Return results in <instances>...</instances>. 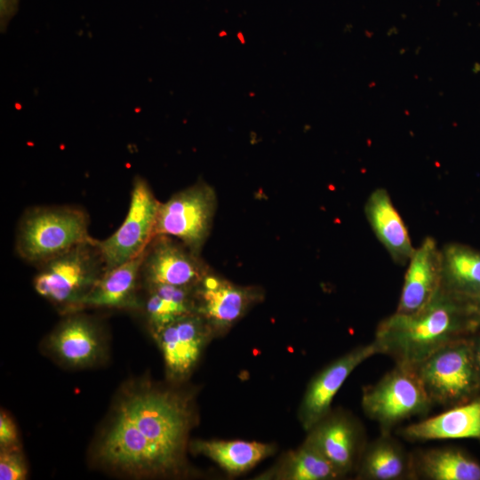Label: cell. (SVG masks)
<instances>
[{"label": "cell", "mask_w": 480, "mask_h": 480, "mask_svg": "<svg viewBox=\"0 0 480 480\" xmlns=\"http://www.w3.org/2000/svg\"><path fill=\"white\" fill-rule=\"evenodd\" d=\"M216 210L214 188L205 181L198 180L160 203L154 236H172L201 254L211 233Z\"/></svg>", "instance_id": "obj_6"}, {"label": "cell", "mask_w": 480, "mask_h": 480, "mask_svg": "<svg viewBox=\"0 0 480 480\" xmlns=\"http://www.w3.org/2000/svg\"><path fill=\"white\" fill-rule=\"evenodd\" d=\"M20 446L18 429L12 417L4 411L0 413V449Z\"/></svg>", "instance_id": "obj_26"}, {"label": "cell", "mask_w": 480, "mask_h": 480, "mask_svg": "<svg viewBox=\"0 0 480 480\" xmlns=\"http://www.w3.org/2000/svg\"><path fill=\"white\" fill-rule=\"evenodd\" d=\"M459 298L442 288L432 300L413 313L383 319L372 340L379 351L396 364L416 365L444 346L456 341L462 327Z\"/></svg>", "instance_id": "obj_2"}, {"label": "cell", "mask_w": 480, "mask_h": 480, "mask_svg": "<svg viewBox=\"0 0 480 480\" xmlns=\"http://www.w3.org/2000/svg\"><path fill=\"white\" fill-rule=\"evenodd\" d=\"M19 0H1V20L2 25L15 13Z\"/></svg>", "instance_id": "obj_27"}, {"label": "cell", "mask_w": 480, "mask_h": 480, "mask_svg": "<svg viewBox=\"0 0 480 480\" xmlns=\"http://www.w3.org/2000/svg\"><path fill=\"white\" fill-rule=\"evenodd\" d=\"M163 356L166 376L186 380L195 369L206 343L214 335L198 314L182 316L151 333Z\"/></svg>", "instance_id": "obj_12"}, {"label": "cell", "mask_w": 480, "mask_h": 480, "mask_svg": "<svg viewBox=\"0 0 480 480\" xmlns=\"http://www.w3.org/2000/svg\"><path fill=\"white\" fill-rule=\"evenodd\" d=\"M473 355H474L476 368L477 373L480 376V342H479L478 347L476 348V352L475 354L473 353Z\"/></svg>", "instance_id": "obj_28"}, {"label": "cell", "mask_w": 480, "mask_h": 480, "mask_svg": "<svg viewBox=\"0 0 480 480\" xmlns=\"http://www.w3.org/2000/svg\"><path fill=\"white\" fill-rule=\"evenodd\" d=\"M195 420L191 396L145 378L117 391L90 448L97 468L131 478L179 474Z\"/></svg>", "instance_id": "obj_1"}, {"label": "cell", "mask_w": 480, "mask_h": 480, "mask_svg": "<svg viewBox=\"0 0 480 480\" xmlns=\"http://www.w3.org/2000/svg\"><path fill=\"white\" fill-rule=\"evenodd\" d=\"M432 404H450L471 393L477 371L471 348L453 341L414 365Z\"/></svg>", "instance_id": "obj_8"}, {"label": "cell", "mask_w": 480, "mask_h": 480, "mask_svg": "<svg viewBox=\"0 0 480 480\" xmlns=\"http://www.w3.org/2000/svg\"><path fill=\"white\" fill-rule=\"evenodd\" d=\"M191 450L202 454L229 474L244 472L274 452V446L260 442L243 440H196Z\"/></svg>", "instance_id": "obj_22"}, {"label": "cell", "mask_w": 480, "mask_h": 480, "mask_svg": "<svg viewBox=\"0 0 480 480\" xmlns=\"http://www.w3.org/2000/svg\"><path fill=\"white\" fill-rule=\"evenodd\" d=\"M276 478L289 480H332L343 475L307 441L291 452L276 469Z\"/></svg>", "instance_id": "obj_24"}, {"label": "cell", "mask_w": 480, "mask_h": 480, "mask_svg": "<svg viewBox=\"0 0 480 480\" xmlns=\"http://www.w3.org/2000/svg\"><path fill=\"white\" fill-rule=\"evenodd\" d=\"M36 268L34 290L62 316L81 310L84 300L106 271L97 239L93 237Z\"/></svg>", "instance_id": "obj_4"}, {"label": "cell", "mask_w": 480, "mask_h": 480, "mask_svg": "<svg viewBox=\"0 0 480 480\" xmlns=\"http://www.w3.org/2000/svg\"><path fill=\"white\" fill-rule=\"evenodd\" d=\"M362 408L382 432L433 405L414 365L396 364L380 380L364 389Z\"/></svg>", "instance_id": "obj_5"}, {"label": "cell", "mask_w": 480, "mask_h": 480, "mask_svg": "<svg viewBox=\"0 0 480 480\" xmlns=\"http://www.w3.org/2000/svg\"><path fill=\"white\" fill-rule=\"evenodd\" d=\"M357 476L367 480H400L413 476L412 455L388 432L364 445L357 462Z\"/></svg>", "instance_id": "obj_19"}, {"label": "cell", "mask_w": 480, "mask_h": 480, "mask_svg": "<svg viewBox=\"0 0 480 480\" xmlns=\"http://www.w3.org/2000/svg\"><path fill=\"white\" fill-rule=\"evenodd\" d=\"M306 439L342 475L357 465L363 444L362 428L346 414L329 412L316 423Z\"/></svg>", "instance_id": "obj_14"}, {"label": "cell", "mask_w": 480, "mask_h": 480, "mask_svg": "<svg viewBox=\"0 0 480 480\" xmlns=\"http://www.w3.org/2000/svg\"><path fill=\"white\" fill-rule=\"evenodd\" d=\"M364 213L376 237L397 264L408 262L414 252L408 230L385 188L368 196Z\"/></svg>", "instance_id": "obj_17"}, {"label": "cell", "mask_w": 480, "mask_h": 480, "mask_svg": "<svg viewBox=\"0 0 480 480\" xmlns=\"http://www.w3.org/2000/svg\"><path fill=\"white\" fill-rule=\"evenodd\" d=\"M28 467L20 445L0 449V479L24 480Z\"/></svg>", "instance_id": "obj_25"}, {"label": "cell", "mask_w": 480, "mask_h": 480, "mask_svg": "<svg viewBox=\"0 0 480 480\" xmlns=\"http://www.w3.org/2000/svg\"><path fill=\"white\" fill-rule=\"evenodd\" d=\"M413 476L428 480H480V465L450 448H436L412 455Z\"/></svg>", "instance_id": "obj_23"}, {"label": "cell", "mask_w": 480, "mask_h": 480, "mask_svg": "<svg viewBox=\"0 0 480 480\" xmlns=\"http://www.w3.org/2000/svg\"><path fill=\"white\" fill-rule=\"evenodd\" d=\"M262 299L260 288L236 284L211 269L195 287V313L218 334L233 326Z\"/></svg>", "instance_id": "obj_11"}, {"label": "cell", "mask_w": 480, "mask_h": 480, "mask_svg": "<svg viewBox=\"0 0 480 480\" xmlns=\"http://www.w3.org/2000/svg\"><path fill=\"white\" fill-rule=\"evenodd\" d=\"M441 252V288L459 299L480 297V252L454 243Z\"/></svg>", "instance_id": "obj_21"}, {"label": "cell", "mask_w": 480, "mask_h": 480, "mask_svg": "<svg viewBox=\"0 0 480 480\" xmlns=\"http://www.w3.org/2000/svg\"><path fill=\"white\" fill-rule=\"evenodd\" d=\"M410 442L476 438L480 440V399L412 423L401 430Z\"/></svg>", "instance_id": "obj_18"}, {"label": "cell", "mask_w": 480, "mask_h": 480, "mask_svg": "<svg viewBox=\"0 0 480 480\" xmlns=\"http://www.w3.org/2000/svg\"><path fill=\"white\" fill-rule=\"evenodd\" d=\"M160 202L148 181L137 175L132 180L127 214L108 237L98 240L106 271L140 255L154 237Z\"/></svg>", "instance_id": "obj_7"}, {"label": "cell", "mask_w": 480, "mask_h": 480, "mask_svg": "<svg viewBox=\"0 0 480 480\" xmlns=\"http://www.w3.org/2000/svg\"><path fill=\"white\" fill-rule=\"evenodd\" d=\"M409 262L397 313H413L429 303L442 284V252L432 237H426Z\"/></svg>", "instance_id": "obj_15"}, {"label": "cell", "mask_w": 480, "mask_h": 480, "mask_svg": "<svg viewBox=\"0 0 480 480\" xmlns=\"http://www.w3.org/2000/svg\"><path fill=\"white\" fill-rule=\"evenodd\" d=\"M211 270L197 254L180 240L166 235H156L143 253L141 286L170 284L196 287Z\"/></svg>", "instance_id": "obj_10"}, {"label": "cell", "mask_w": 480, "mask_h": 480, "mask_svg": "<svg viewBox=\"0 0 480 480\" xmlns=\"http://www.w3.org/2000/svg\"><path fill=\"white\" fill-rule=\"evenodd\" d=\"M379 355L373 341L360 345L332 361L310 381L300 408V420L311 429L331 412V404L353 371L368 358Z\"/></svg>", "instance_id": "obj_13"}, {"label": "cell", "mask_w": 480, "mask_h": 480, "mask_svg": "<svg viewBox=\"0 0 480 480\" xmlns=\"http://www.w3.org/2000/svg\"><path fill=\"white\" fill-rule=\"evenodd\" d=\"M88 212L76 205H35L20 216L14 241L17 256L37 268L92 238Z\"/></svg>", "instance_id": "obj_3"}, {"label": "cell", "mask_w": 480, "mask_h": 480, "mask_svg": "<svg viewBox=\"0 0 480 480\" xmlns=\"http://www.w3.org/2000/svg\"><path fill=\"white\" fill-rule=\"evenodd\" d=\"M143 253L105 271L84 300L80 311L108 308L137 312L140 303Z\"/></svg>", "instance_id": "obj_16"}, {"label": "cell", "mask_w": 480, "mask_h": 480, "mask_svg": "<svg viewBox=\"0 0 480 480\" xmlns=\"http://www.w3.org/2000/svg\"><path fill=\"white\" fill-rule=\"evenodd\" d=\"M137 313L142 315L152 333L182 316L195 313V287L170 284L141 286Z\"/></svg>", "instance_id": "obj_20"}, {"label": "cell", "mask_w": 480, "mask_h": 480, "mask_svg": "<svg viewBox=\"0 0 480 480\" xmlns=\"http://www.w3.org/2000/svg\"><path fill=\"white\" fill-rule=\"evenodd\" d=\"M63 316L43 342L46 354L71 369L102 364L108 356V344L100 324L83 310Z\"/></svg>", "instance_id": "obj_9"}, {"label": "cell", "mask_w": 480, "mask_h": 480, "mask_svg": "<svg viewBox=\"0 0 480 480\" xmlns=\"http://www.w3.org/2000/svg\"><path fill=\"white\" fill-rule=\"evenodd\" d=\"M479 299L478 302L472 307V311L475 313H477L480 316V297L476 298Z\"/></svg>", "instance_id": "obj_29"}]
</instances>
